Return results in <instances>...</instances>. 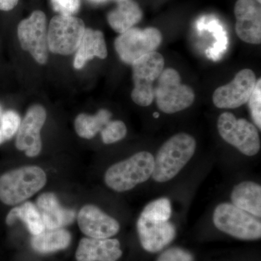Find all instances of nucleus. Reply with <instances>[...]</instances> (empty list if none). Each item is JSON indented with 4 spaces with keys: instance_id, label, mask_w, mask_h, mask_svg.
Here are the masks:
<instances>
[{
    "instance_id": "27",
    "label": "nucleus",
    "mask_w": 261,
    "mask_h": 261,
    "mask_svg": "<svg viewBox=\"0 0 261 261\" xmlns=\"http://www.w3.org/2000/svg\"><path fill=\"white\" fill-rule=\"evenodd\" d=\"M252 121L261 128V80H257L255 88L248 100Z\"/></svg>"
},
{
    "instance_id": "34",
    "label": "nucleus",
    "mask_w": 261,
    "mask_h": 261,
    "mask_svg": "<svg viewBox=\"0 0 261 261\" xmlns=\"http://www.w3.org/2000/svg\"><path fill=\"white\" fill-rule=\"evenodd\" d=\"M154 118H158V117H159V113H154Z\"/></svg>"
},
{
    "instance_id": "1",
    "label": "nucleus",
    "mask_w": 261,
    "mask_h": 261,
    "mask_svg": "<svg viewBox=\"0 0 261 261\" xmlns=\"http://www.w3.org/2000/svg\"><path fill=\"white\" fill-rule=\"evenodd\" d=\"M196 141L186 133L173 135L166 141L154 158L152 178L163 183L173 179L195 154Z\"/></svg>"
},
{
    "instance_id": "12",
    "label": "nucleus",
    "mask_w": 261,
    "mask_h": 261,
    "mask_svg": "<svg viewBox=\"0 0 261 261\" xmlns=\"http://www.w3.org/2000/svg\"><path fill=\"white\" fill-rule=\"evenodd\" d=\"M47 118L45 109L39 105L29 108L17 132L15 145L29 157H35L42 150L40 132Z\"/></svg>"
},
{
    "instance_id": "11",
    "label": "nucleus",
    "mask_w": 261,
    "mask_h": 261,
    "mask_svg": "<svg viewBox=\"0 0 261 261\" xmlns=\"http://www.w3.org/2000/svg\"><path fill=\"white\" fill-rule=\"evenodd\" d=\"M256 82V75L252 70H240L230 83L215 90L213 102L216 107L222 109L241 107L248 102Z\"/></svg>"
},
{
    "instance_id": "22",
    "label": "nucleus",
    "mask_w": 261,
    "mask_h": 261,
    "mask_svg": "<svg viewBox=\"0 0 261 261\" xmlns=\"http://www.w3.org/2000/svg\"><path fill=\"white\" fill-rule=\"evenodd\" d=\"M23 221L33 235H37L45 229L44 223L38 211L37 206L31 202H27L23 205L15 207L10 211L7 216V224H14L17 220Z\"/></svg>"
},
{
    "instance_id": "25",
    "label": "nucleus",
    "mask_w": 261,
    "mask_h": 261,
    "mask_svg": "<svg viewBox=\"0 0 261 261\" xmlns=\"http://www.w3.org/2000/svg\"><path fill=\"white\" fill-rule=\"evenodd\" d=\"M126 133V125L121 121H109L101 130L102 142L107 145L123 140Z\"/></svg>"
},
{
    "instance_id": "7",
    "label": "nucleus",
    "mask_w": 261,
    "mask_h": 261,
    "mask_svg": "<svg viewBox=\"0 0 261 261\" xmlns=\"http://www.w3.org/2000/svg\"><path fill=\"white\" fill-rule=\"evenodd\" d=\"M219 135L225 142L247 156H254L260 149L258 130L246 119L236 118L231 113H223L217 123Z\"/></svg>"
},
{
    "instance_id": "17",
    "label": "nucleus",
    "mask_w": 261,
    "mask_h": 261,
    "mask_svg": "<svg viewBox=\"0 0 261 261\" xmlns=\"http://www.w3.org/2000/svg\"><path fill=\"white\" fill-rule=\"evenodd\" d=\"M36 206L47 229L63 228L74 221L75 211L62 207L56 195L51 192L39 196Z\"/></svg>"
},
{
    "instance_id": "3",
    "label": "nucleus",
    "mask_w": 261,
    "mask_h": 261,
    "mask_svg": "<svg viewBox=\"0 0 261 261\" xmlns=\"http://www.w3.org/2000/svg\"><path fill=\"white\" fill-rule=\"evenodd\" d=\"M154 162V156L150 152H137L108 168L105 174V182L114 191H128L152 176Z\"/></svg>"
},
{
    "instance_id": "2",
    "label": "nucleus",
    "mask_w": 261,
    "mask_h": 261,
    "mask_svg": "<svg viewBox=\"0 0 261 261\" xmlns=\"http://www.w3.org/2000/svg\"><path fill=\"white\" fill-rule=\"evenodd\" d=\"M46 182L47 175L39 166L12 170L0 176V200L5 205H17L42 190Z\"/></svg>"
},
{
    "instance_id": "23",
    "label": "nucleus",
    "mask_w": 261,
    "mask_h": 261,
    "mask_svg": "<svg viewBox=\"0 0 261 261\" xmlns=\"http://www.w3.org/2000/svg\"><path fill=\"white\" fill-rule=\"evenodd\" d=\"M111 116V113L104 109L98 111L94 116L82 113L75 118V132L82 138L87 140L93 138L110 121Z\"/></svg>"
},
{
    "instance_id": "21",
    "label": "nucleus",
    "mask_w": 261,
    "mask_h": 261,
    "mask_svg": "<svg viewBox=\"0 0 261 261\" xmlns=\"http://www.w3.org/2000/svg\"><path fill=\"white\" fill-rule=\"evenodd\" d=\"M71 235L64 228H45L42 232L34 235L32 239V246L40 253H50L64 250L69 246Z\"/></svg>"
},
{
    "instance_id": "24",
    "label": "nucleus",
    "mask_w": 261,
    "mask_h": 261,
    "mask_svg": "<svg viewBox=\"0 0 261 261\" xmlns=\"http://www.w3.org/2000/svg\"><path fill=\"white\" fill-rule=\"evenodd\" d=\"M172 214L171 201L166 197L157 199L145 206L140 216L157 221H169Z\"/></svg>"
},
{
    "instance_id": "14",
    "label": "nucleus",
    "mask_w": 261,
    "mask_h": 261,
    "mask_svg": "<svg viewBox=\"0 0 261 261\" xmlns=\"http://www.w3.org/2000/svg\"><path fill=\"white\" fill-rule=\"evenodd\" d=\"M235 30L243 42L252 44L261 43L260 4L255 0H238L234 6Z\"/></svg>"
},
{
    "instance_id": "13",
    "label": "nucleus",
    "mask_w": 261,
    "mask_h": 261,
    "mask_svg": "<svg viewBox=\"0 0 261 261\" xmlns=\"http://www.w3.org/2000/svg\"><path fill=\"white\" fill-rule=\"evenodd\" d=\"M137 228L141 245L151 253L161 251L172 243L176 236V228L170 221H157L140 216Z\"/></svg>"
},
{
    "instance_id": "9",
    "label": "nucleus",
    "mask_w": 261,
    "mask_h": 261,
    "mask_svg": "<svg viewBox=\"0 0 261 261\" xmlns=\"http://www.w3.org/2000/svg\"><path fill=\"white\" fill-rule=\"evenodd\" d=\"M161 42L162 34L159 29L132 28L120 34L114 45L121 61L132 65L142 57L155 51Z\"/></svg>"
},
{
    "instance_id": "20",
    "label": "nucleus",
    "mask_w": 261,
    "mask_h": 261,
    "mask_svg": "<svg viewBox=\"0 0 261 261\" xmlns=\"http://www.w3.org/2000/svg\"><path fill=\"white\" fill-rule=\"evenodd\" d=\"M233 205L249 214L260 218L261 187L258 184L245 181L233 187L231 194Z\"/></svg>"
},
{
    "instance_id": "8",
    "label": "nucleus",
    "mask_w": 261,
    "mask_h": 261,
    "mask_svg": "<svg viewBox=\"0 0 261 261\" xmlns=\"http://www.w3.org/2000/svg\"><path fill=\"white\" fill-rule=\"evenodd\" d=\"M85 29L83 20L73 15L53 17L48 29V49L62 56L72 54L80 47Z\"/></svg>"
},
{
    "instance_id": "31",
    "label": "nucleus",
    "mask_w": 261,
    "mask_h": 261,
    "mask_svg": "<svg viewBox=\"0 0 261 261\" xmlns=\"http://www.w3.org/2000/svg\"><path fill=\"white\" fill-rule=\"evenodd\" d=\"M5 138L4 135H3V132L1 130V127H0V144L3 143V142H5Z\"/></svg>"
},
{
    "instance_id": "26",
    "label": "nucleus",
    "mask_w": 261,
    "mask_h": 261,
    "mask_svg": "<svg viewBox=\"0 0 261 261\" xmlns=\"http://www.w3.org/2000/svg\"><path fill=\"white\" fill-rule=\"evenodd\" d=\"M20 118L15 111H7L3 113L0 120V127L5 140H10L18 132L20 124Z\"/></svg>"
},
{
    "instance_id": "15",
    "label": "nucleus",
    "mask_w": 261,
    "mask_h": 261,
    "mask_svg": "<svg viewBox=\"0 0 261 261\" xmlns=\"http://www.w3.org/2000/svg\"><path fill=\"white\" fill-rule=\"evenodd\" d=\"M77 220L81 231L91 238H111L120 230L119 223L116 219L93 205L84 206Z\"/></svg>"
},
{
    "instance_id": "5",
    "label": "nucleus",
    "mask_w": 261,
    "mask_h": 261,
    "mask_svg": "<svg viewBox=\"0 0 261 261\" xmlns=\"http://www.w3.org/2000/svg\"><path fill=\"white\" fill-rule=\"evenodd\" d=\"M157 87L154 89V98L158 107L167 114L179 112L193 104L195 94L189 86L181 84L177 70L173 68L163 70L160 75Z\"/></svg>"
},
{
    "instance_id": "4",
    "label": "nucleus",
    "mask_w": 261,
    "mask_h": 261,
    "mask_svg": "<svg viewBox=\"0 0 261 261\" xmlns=\"http://www.w3.org/2000/svg\"><path fill=\"white\" fill-rule=\"evenodd\" d=\"M213 221L220 231L238 240L252 241L261 238L260 219L232 203L219 204L215 209Z\"/></svg>"
},
{
    "instance_id": "29",
    "label": "nucleus",
    "mask_w": 261,
    "mask_h": 261,
    "mask_svg": "<svg viewBox=\"0 0 261 261\" xmlns=\"http://www.w3.org/2000/svg\"><path fill=\"white\" fill-rule=\"evenodd\" d=\"M157 261H194V257L185 249L172 247L162 252Z\"/></svg>"
},
{
    "instance_id": "33",
    "label": "nucleus",
    "mask_w": 261,
    "mask_h": 261,
    "mask_svg": "<svg viewBox=\"0 0 261 261\" xmlns=\"http://www.w3.org/2000/svg\"><path fill=\"white\" fill-rule=\"evenodd\" d=\"M2 116H3V110H2L1 106H0V120H1Z\"/></svg>"
},
{
    "instance_id": "19",
    "label": "nucleus",
    "mask_w": 261,
    "mask_h": 261,
    "mask_svg": "<svg viewBox=\"0 0 261 261\" xmlns=\"http://www.w3.org/2000/svg\"><path fill=\"white\" fill-rule=\"evenodd\" d=\"M116 9L108 14V23L111 28L120 34L133 28L142 18L140 7L134 0H114Z\"/></svg>"
},
{
    "instance_id": "18",
    "label": "nucleus",
    "mask_w": 261,
    "mask_h": 261,
    "mask_svg": "<svg viewBox=\"0 0 261 261\" xmlns=\"http://www.w3.org/2000/svg\"><path fill=\"white\" fill-rule=\"evenodd\" d=\"M108 56L107 47L102 32L86 29L73 62L75 69H81L87 61L95 57L105 59Z\"/></svg>"
},
{
    "instance_id": "30",
    "label": "nucleus",
    "mask_w": 261,
    "mask_h": 261,
    "mask_svg": "<svg viewBox=\"0 0 261 261\" xmlns=\"http://www.w3.org/2000/svg\"><path fill=\"white\" fill-rule=\"evenodd\" d=\"M19 0H0V10L9 11L18 4Z\"/></svg>"
},
{
    "instance_id": "35",
    "label": "nucleus",
    "mask_w": 261,
    "mask_h": 261,
    "mask_svg": "<svg viewBox=\"0 0 261 261\" xmlns=\"http://www.w3.org/2000/svg\"><path fill=\"white\" fill-rule=\"evenodd\" d=\"M255 1H256L257 3H259V4H260L261 0H255Z\"/></svg>"
},
{
    "instance_id": "28",
    "label": "nucleus",
    "mask_w": 261,
    "mask_h": 261,
    "mask_svg": "<svg viewBox=\"0 0 261 261\" xmlns=\"http://www.w3.org/2000/svg\"><path fill=\"white\" fill-rule=\"evenodd\" d=\"M55 11L59 15H73L77 13L81 6V0H50Z\"/></svg>"
},
{
    "instance_id": "10",
    "label": "nucleus",
    "mask_w": 261,
    "mask_h": 261,
    "mask_svg": "<svg viewBox=\"0 0 261 261\" xmlns=\"http://www.w3.org/2000/svg\"><path fill=\"white\" fill-rule=\"evenodd\" d=\"M19 42L24 50L29 51L39 64H45L48 59L47 20L40 10H35L24 19L18 27Z\"/></svg>"
},
{
    "instance_id": "16",
    "label": "nucleus",
    "mask_w": 261,
    "mask_h": 261,
    "mask_svg": "<svg viewBox=\"0 0 261 261\" xmlns=\"http://www.w3.org/2000/svg\"><path fill=\"white\" fill-rule=\"evenodd\" d=\"M116 239L82 238L75 252L77 261H117L122 256Z\"/></svg>"
},
{
    "instance_id": "32",
    "label": "nucleus",
    "mask_w": 261,
    "mask_h": 261,
    "mask_svg": "<svg viewBox=\"0 0 261 261\" xmlns=\"http://www.w3.org/2000/svg\"><path fill=\"white\" fill-rule=\"evenodd\" d=\"M90 1L93 2L95 3H104V2L107 1V0H90Z\"/></svg>"
},
{
    "instance_id": "6",
    "label": "nucleus",
    "mask_w": 261,
    "mask_h": 261,
    "mask_svg": "<svg viewBox=\"0 0 261 261\" xmlns=\"http://www.w3.org/2000/svg\"><path fill=\"white\" fill-rule=\"evenodd\" d=\"M132 65L135 83L130 94L132 100L138 106L147 107L153 102V84L164 70V58L154 51L137 60Z\"/></svg>"
}]
</instances>
